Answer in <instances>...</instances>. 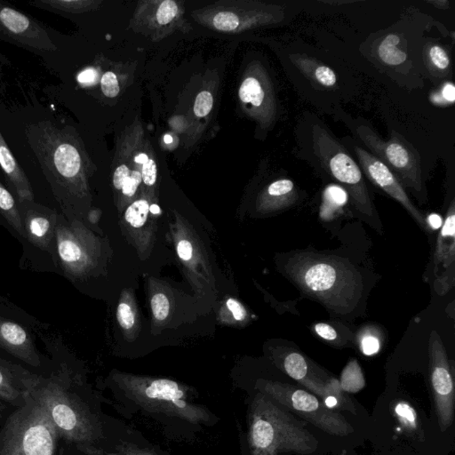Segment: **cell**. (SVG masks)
I'll use <instances>...</instances> for the list:
<instances>
[{
	"instance_id": "cell-1",
	"label": "cell",
	"mask_w": 455,
	"mask_h": 455,
	"mask_svg": "<svg viewBox=\"0 0 455 455\" xmlns=\"http://www.w3.org/2000/svg\"><path fill=\"white\" fill-rule=\"evenodd\" d=\"M286 271L303 292L341 316L354 311L362 296V276L337 256L300 252L288 260Z\"/></svg>"
},
{
	"instance_id": "cell-2",
	"label": "cell",
	"mask_w": 455,
	"mask_h": 455,
	"mask_svg": "<svg viewBox=\"0 0 455 455\" xmlns=\"http://www.w3.org/2000/svg\"><path fill=\"white\" fill-rule=\"evenodd\" d=\"M300 142L312 165L318 166L347 191L357 210L373 217L375 214L363 172L347 148L340 142L322 121L309 116L300 124ZM298 133V135H299Z\"/></svg>"
},
{
	"instance_id": "cell-3",
	"label": "cell",
	"mask_w": 455,
	"mask_h": 455,
	"mask_svg": "<svg viewBox=\"0 0 455 455\" xmlns=\"http://www.w3.org/2000/svg\"><path fill=\"white\" fill-rule=\"evenodd\" d=\"M59 436L47 412L28 392L25 405L0 430V455H56Z\"/></svg>"
},
{
	"instance_id": "cell-4",
	"label": "cell",
	"mask_w": 455,
	"mask_h": 455,
	"mask_svg": "<svg viewBox=\"0 0 455 455\" xmlns=\"http://www.w3.org/2000/svg\"><path fill=\"white\" fill-rule=\"evenodd\" d=\"M354 131L370 153L380 159L400 184L420 194L423 190L420 159L414 148L399 136L384 141L369 126L359 124Z\"/></svg>"
},
{
	"instance_id": "cell-5",
	"label": "cell",
	"mask_w": 455,
	"mask_h": 455,
	"mask_svg": "<svg viewBox=\"0 0 455 455\" xmlns=\"http://www.w3.org/2000/svg\"><path fill=\"white\" fill-rule=\"evenodd\" d=\"M0 41L37 54L53 53L56 45L38 21L0 2Z\"/></svg>"
},
{
	"instance_id": "cell-6",
	"label": "cell",
	"mask_w": 455,
	"mask_h": 455,
	"mask_svg": "<svg viewBox=\"0 0 455 455\" xmlns=\"http://www.w3.org/2000/svg\"><path fill=\"white\" fill-rule=\"evenodd\" d=\"M354 153L359 160V165L364 174L368 177L373 184L380 188L385 193L397 200L400 203L406 210L414 217L417 223L424 232H430V230L427 226L425 218L421 214V212L412 204L410 199L408 198L404 187L400 184L399 179L390 171L388 166L378 159L374 155L367 151L366 148L359 146V145L351 144Z\"/></svg>"
},
{
	"instance_id": "cell-7",
	"label": "cell",
	"mask_w": 455,
	"mask_h": 455,
	"mask_svg": "<svg viewBox=\"0 0 455 455\" xmlns=\"http://www.w3.org/2000/svg\"><path fill=\"white\" fill-rule=\"evenodd\" d=\"M57 250L67 274L80 275L92 263L93 245L86 230L77 225L60 226L56 230Z\"/></svg>"
},
{
	"instance_id": "cell-8",
	"label": "cell",
	"mask_w": 455,
	"mask_h": 455,
	"mask_svg": "<svg viewBox=\"0 0 455 455\" xmlns=\"http://www.w3.org/2000/svg\"><path fill=\"white\" fill-rule=\"evenodd\" d=\"M455 203L452 201L447 217L436 239L433 258V274L438 293L444 296L454 286Z\"/></svg>"
},
{
	"instance_id": "cell-9",
	"label": "cell",
	"mask_w": 455,
	"mask_h": 455,
	"mask_svg": "<svg viewBox=\"0 0 455 455\" xmlns=\"http://www.w3.org/2000/svg\"><path fill=\"white\" fill-rule=\"evenodd\" d=\"M430 356L432 362V381L439 405L449 406L454 397V381L449 368L444 344L436 331L430 338Z\"/></svg>"
},
{
	"instance_id": "cell-10",
	"label": "cell",
	"mask_w": 455,
	"mask_h": 455,
	"mask_svg": "<svg viewBox=\"0 0 455 455\" xmlns=\"http://www.w3.org/2000/svg\"><path fill=\"white\" fill-rule=\"evenodd\" d=\"M239 97L245 104H250L258 111L260 117L266 123L274 121L277 115V104L274 92L265 76L263 77H248L239 89Z\"/></svg>"
},
{
	"instance_id": "cell-11",
	"label": "cell",
	"mask_w": 455,
	"mask_h": 455,
	"mask_svg": "<svg viewBox=\"0 0 455 455\" xmlns=\"http://www.w3.org/2000/svg\"><path fill=\"white\" fill-rule=\"evenodd\" d=\"M290 401L294 410L304 414L307 419L314 421L326 432L339 433L340 435L348 432V428L344 425V421H339L340 419L335 414L323 408L311 394L302 390H294Z\"/></svg>"
},
{
	"instance_id": "cell-12",
	"label": "cell",
	"mask_w": 455,
	"mask_h": 455,
	"mask_svg": "<svg viewBox=\"0 0 455 455\" xmlns=\"http://www.w3.org/2000/svg\"><path fill=\"white\" fill-rule=\"evenodd\" d=\"M0 346L30 365L41 363L29 333L13 321L0 318Z\"/></svg>"
},
{
	"instance_id": "cell-13",
	"label": "cell",
	"mask_w": 455,
	"mask_h": 455,
	"mask_svg": "<svg viewBox=\"0 0 455 455\" xmlns=\"http://www.w3.org/2000/svg\"><path fill=\"white\" fill-rule=\"evenodd\" d=\"M0 168L21 202L34 201L32 184L19 166L0 131Z\"/></svg>"
},
{
	"instance_id": "cell-14",
	"label": "cell",
	"mask_w": 455,
	"mask_h": 455,
	"mask_svg": "<svg viewBox=\"0 0 455 455\" xmlns=\"http://www.w3.org/2000/svg\"><path fill=\"white\" fill-rule=\"evenodd\" d=\"M298 197V191L292 180L279 179L267 188L260 201V208L265 212L283 210L292 206Z\"/></svg>"
},
{
	"instance_id": "cell-15",
	"label": "cell",
	"mask_w": 455,
	"mask_h": 455,
	"mask_svg": "<svg viewBox=\"0 0 455 455\" xmlns=\"http://www.w3.org/2000/svg\"><path fill=\"white\" fill-rule=\"evenodd\" d=\"M28 391L21 384L10 363L0 360V399L15 406L25 405Z\"/></svg>"
},
{
	"instance_id": "cell-16",
	"label": "cell",
	"mask_w": 455,
	"mask_h": 455,
	"mask_svg": "<svg viewBox=\"0 0 455 455\" xmlns=\"http://www.w3.org/2000/svg\"><path fill=\"white\" fill-rule=\"evenodd\" d=\"M24 230L26 238L41 249H47L54 235V224L50 218L38 213L30 214L25 218Z\"/></svg>"
},
{
	"instance_id": "cell-17",
	"label": "cell",
	"mask_w": 455,
	"mask_h": 455,
	"mask_svg": "<svg viewBox=\"0 0 455 455\" xmlns=\"http://www.w3.org/2000/svg\"><path fill=\"white\" fill-rule=\"evenodd\" d=\"M145 395L148 399L173 402L179 408H184L186 406L183 400V390L179 389L177 382L166 380V379H160V380L151 382L145 390Z\"/></svg>"
},
{
	"instance_id": "cell-18",
	"label": "cell",
	"mask_w": 455,
	"mask_h": 455,
	"mask_svg": "<svg viewBox=\"0 0 455 455\" xmlns=\"http://www.w3.org/2000/svg\"><path fill=\"white\" fill-rule=\"evenodd\" d=\"M296 63L308 77L320 86L333 87L337 83L335 72L329 66L322 65L309 57H296Z\"/></svg>"
},
{
	"instance_id": "cell-19",
	"label": "cell",
	"mask_w": 455,
	"mask_h": 455,
	"mask_svg": "<svg viewBox=\"0 0 455 455\" xmlns=\"http://www.w3.org/2000/svg\"><path fill=\"white\" fill-rule=\"evenodd\" d=\"M348 194L338 184H331L323 193V202L320 206V217L324 221L332 220L347 204Z\"/></svg>"
},
{
	"instance_id": "cell-20",
	"label": "cell",
	"mask_w": 455,
	"mask_h": 455,
	"mask_svg": "<svg viewBox=\"0 0 455 455\" xmlns=\"http://www.w3.org/2000/svg\"><path fill=\"white\" fill-rule=\"evenodd\" d=\"M0 214L10 224L15 232L19 233L23 238H26L25 230L14 197L1 181H0Z\"/></svg>"
},
{
	"instance_id": "cell-21",
	"label": "cell",
	"mask_w": 455,
	"mask_h": 455,
	"mask_svg": "<svg viewBox=\"0 0 455 455\" xmlns=\"http://www.w3.org/2000/svg\"><path fill=\"white\" fill-rule=\"evenodd\" d=\"M400 38L395 34L388 35L382 39L377 48L378 57L388 65H399L404 63L406 54L399 47Z\"/></svg>"
},
{
	"instance_id": "cell-22",
	"label": "cell",
	"mask_w": 455,
	"mask_h": 455,
	"mask_svg": "<svg viewBox=\"0 0 455 455\" xmlns=\"http://www.w3.org/2000/svg\"><path fill=\"white\" fill-rule=\"evenodd\" d=\"M277 439V430L269 421L258 419L252 428V442L260 450H271Z\"/></svg>"
},
{
	"instance_id": "cell-23",
	"label": "cell",
	"mask_w": 455,
	"mask_h": 455,
	"mask_svg": "<svg viewBox=\"0 0 455 455\" xmlns=\"http://www.w3.org/2000/svg\"><path fill=\"white\" fill-rule=\"evenodd\" d=\"M32 7L44 9L56 14H77L86 11L92 3L87 1H66V0H39L30 2Z\"/></svg>"
},
{
	"instance_id": "cell-24",
	"label": "cell",
	"mask_w": 455,
	"mask_h": 455,
	"mask_svg": "<svg viewBox=\"0 0 455 455\" xmlns=\"http://www.w3.org/2000/svg\"><path fill=\"white\" fill-rule=\"evenodd\" d=\"M150 204L147 200L139 199L133 202L129 208L126 209L125 213V220L130 226L135 229H140L148 220V214H150Z\"/></svg>"
},
{
	"instance_id": "cell-25",
	"label": "cell",
	"mask_w": 455,
	"mask_h": 455,
	"mask_svg": "<svg viewBox=\"0 0 455 455\" xmlns=\"http://www.w3.org/2000/svg\"><path fill=\"white\" fill-rule=\"evenodd\" d=\"M362 372L357 361H351L346 367L344 374L342 376V386L345 390L355 391L359 390L364 387Z\"/></svg>"
},
{
	"instance_id": "cell-26",
	"label": "cell",
	"mask_w": 455,
	"mask_h": 455,
	"mask_svg": "<svg viewBox=\"0 0 455 455\" xmlns=\"http://www.w3.org/2000/svg\"><path fill=\"white\" fill-rule=\"evenodd\" d=\"M284 366L287 375L294 380H303L307 375V362L301 354L292 353L287 355L285 359Z\"/></svg>"
},
{
	"instance_id": "cell-27",
	"label": "cell",
	"mask_w": 455,
	"mask_h": 455,
	"mask_svg": "<svg viewBox=\"0 0 455 455\" xmlns=\"http://www.w3.org/2000/svg\"><path fill=\"white\" fill-rule=\"evenodd\" d=\"M428 63L436 71L445 72L451 67V60L447 51L441 45H430L427 51Z\"/></svg>"
},
{
	"instance_id": "cell-28",
	"label": "cell",
	"mask_w": 455,
	"mask_h": 455,
	"mask_svg": "<svg viewBox=\"0 0 455 455\" xmlns=\"http://www.w3.org/2000/svg\"><path fill=\"white\" fill-rule=\"evenodd\" d=\"M135 162L142 165V181L148 186H153L157 181V169L156 163L144 153L136 155Z\"/></svg>"
},
{
	"instance_id": "cell-29",
	"label": "cell",
	"mask_w": 455,
	"mask_h": 455,
	"mask_svg": "<svg viewBox=\"0 0 455 455\" xmlns=\"http://www.w3.org/2000/svg\"><path fill=\"white\" fill-rule=\"evenodd\" d=\"M213 23L217 30H223V32H232L238 28L239 19L236 14L230 13V12H221L215 15Z\"/></svg>"
},
{
	"instance_id": "cell-30",
	"label": "cell",
	"mask_w": 455,
	"mask_h": 455,
	"mask_svg": "<svg viewBox=\"0 0 455 455\" xmlns=\"http://www.w3.org/2000/svg\"><path fill=\"white\" fill-rule=\"evenodd\" d=\"M151 309L154 317L157 320L163 321L168 317L170 303L168 297L164 293H157L151 299Z\"/></svg>"
},
{
	"instance_id": "cell-31",
	"label": "cell",
	"mask_w": 455,
	"mask_h": 455,
	"mask_svg": "<svg viewBox=\"0 0 455 455\" xmlns=\"http://www.w3.org/2000/svg\"><path fill=\"white\" fill-rule=\"evenodd\" d=\"M214 99L211 93L204 91L197 96L195 104H194V113L197 117L204 118L208 116L213 108Z\"/></svg>"
},
{
	"instance_id": "cell-32",
	"label": "cell",
	"mask_w": 455,
	"mask_h": 455,
	"mask_svg": "<svg viewBox=\"0 0 455 455\" xmlns=\"http://www.w3.org/2000/svg\"><path fill=\"white\" fill-rule=\"evenodd\" d=\"M177 3L172 1V0H166V1L162 2L157 12V22L162 24V25H166L177 16Z\"/></svg>"
},
{
	"instance_id": "cell-33",
	"label": "cell",
	"mask_w": 455,
	"mask_h": 455,
	"mask_svg": "<svg viewBox=\"0 0 455 455\" xmlns=\"http://www.w3.org/2000/svg\"><path fill=\"white\" fill-rule=\"evenodd\" d=\"M103 95L109 98H115L120 93L117 76L113 72L108 71L103 74L101 80Z\"/></svg>"
},
{
	"instance_id": "cell-34",
	"label": "cell",
	"mask_w": 455,
	"mask_h": 455,
	"mask_svg": "<svg viewBox=\"0 0 455 455\" xmlns=\"http://www.w3.org/2000/svg\"><path fill=\"white\" fill-rule=\"evenodd\" d=\"M117 316L118 323L123 329H131L135 324V315L129 304L126 302L120 303L118 307Z\"/></svg>"
},
{
	"instance_id": "cell-35",
	"label": "cell",
	"mask_w": 455,
	"mask_h": 455,
	"mask_svg": "<svg viewBox=\"0 0 455 455\" xmlns=\"http://www.w3.org/2000/svg\"><path fill=\"white\" fill-rule=\"evenodd\" d=\"M455 100L454 85L448 82L443 86L441 92L435 93L433 96V102L439 105L453 104Z\"/></svg>"
},
{
	"instance_id": "cell-36",
	"label": "cell",
	"mask_w": 455,
	"mask_h": 455,
	"mask_svg": "<svg viewBox=\"0 0 455 455\" xmlns=\"http://www.w3.org/2000/svg\"><path fill=\"white\" fill-rule=\"evenodd\" d=\"M380 340L372 333H366L360 340V348L362 353L366 356H373L380 350Z\"/></svg>"
},
{
	"instance_id": "cell-37",
	"label": "cell",
	"mask_w": 455,
	"mask_h": 455,
	"mask_svg": "<svg viewBox=\"0 0 455 455\" xmlns=\"http://www.w3.org/2000/svg\"><path fill=\"white\" fill-rule=\"evenodd\" d=\"M142 181L141 172L138 170H133L130 177L127 178L125 184L122 188L123 194L127 197H133L135 195L138 187L141 185Z\"/></svg>"
},
{
	"instance_id": "cell-38",
	"label": "cell",
	"mask_w": 455,
	"mask_h": 455,
	"mask_svg": "<svg viewBox=\"0 0 455 455\" xmlns=\"http://www.w3.org/2000/svg\"><path fill=\"white\" fill-rule=\"evenodd\" d=\"M131 170L126 165L118 166L113 175V184L117 190H122L127 178L131 175Z\"/></svg>"
},
{
	"instance_id": "cell-39",
	"label": "cell",
	"mask_w": 455,
	"mask_h": 455,
	"mask_svg": "<svg viewBox=\"0 0 455 455\" xmlns=\"http://www.w3.org/2000/svg\"><path fill=\"white\" fill-rule=\"evenodd\" d=\"M314 329L318 336H320L324 340H326V341H335V340L337 339L336 330L333 329L329 324L318 323L315 326Z\"/></svg>"
},
{
	"instance_id": "cell-40",
	"label": "cell",
	"mask_w": 455,
	"mask_h": 455,
	"mask_svg": "<svg viewBox=\"0 0 455 455\" xmlns=\"http://www.w3.org/2000/svg\"><path fill=\"white\" fill-rule=\"evenodd\" d=\"M227 307L229 308L230 311H232L233 317H234L236 320L243 321L247 317V311L243 307V305L241 302L236 301L235 299H229L227 301Z\"/></svg>"
},
{
	"instance_id": "cell-41",
	"label": "cell",
	"mask_w": 455,
	"mask_h": 455,
	"mask_svg": "<svg viewBox=\"0 0 455 455\" xmlns=\"http://www.w3.org/2000/svg\"><path fill=\"white\" fill-rule=\"evenodd\" d=\"M396 412L397 414L401 417L403 420H406L408 423H410L411 425L414 426L415 414L414 409L410 408V406L406 404L397 405Z\"/></svg>"
},
{
	"instance_id": "cell-42",
	"label": "cell",
	"mask_w": 455,
	"mask_h": 455,
	"mask_svg": "<svg viewBox=\"0 0 455 455\" xmlns=\"http://www.w3.org/2000/svg\"><path fill=\"white\" fill-rule=\"evenodd\" d=\"M98 80V72L96 69L89 68L80 72L78 76V81L82 85H93Z\"/></svg>"
},
{
	"instance_id": "cell-43",
	"label": "cell",
	"mask_w": 455,
	"mask_h": 455,
	"mask_svg": "<svg viewBox=\"0 0 455 455\" xmlns=\"http://www.w3.org/2000/svg\"><path fill=\"white\" fill-rule=\"evenodd\" d=\"M177 253L179 257H180L181 260H185V262L190 260L191 258H192L193 254V248L190 242L185 241V239L179 242L177 245Z\"/></svg>"
},
{
	"instance_id": "cell-44",
	"label": "cell",
	"mask_w": 455,
	"mask_h": 455,
	"mask_svg": "<svg viewBox=\"0 0 455 455\" xmlns=\"http://www.w3.org/2000/svg\"><path fill=\"white\" fill-rule=\"evenodd\" d=\"M425 220L427 226L429 228L430 230L441 229L443 223H444L441 215L436 214H430Z\"/></svg>"
},
{
	"instance_id": "cell-45",
	"label": "cell",
	"mask_w": 455,
	"mask_h": 455,
	"mask_svg": "<svg viewBox=\"0 0 455 455\" xmlns=\"http://www.w3.org/2000/svg\"><path fill=\"white\" fill-rule=\"evenodd\" d=\"M429 4L434 5L436 8L447 10L450 8V2L447 0H428Z\"/></svg>"
},
{
	"instance_id": "cell-46",
	"label": "cell",
	"mask_w": 455,
	"mask_h": 455,
	"mask_svg": "<svg viewBox=\"0 0 455 455\" xmlns=\"http://www.w3.org/2000/svg\"><path fill=\"white\" fill-rule=\"evenodd\" d=\"M150 212L153 214H159L160 209L157 205H153L150 206Z\"/></svg>"
},
{
	"instance_id": "cell-47",
	"label": "cell",
	"mask_w": 455,
	"mask_h": 455,
	"mask_svg": "<svg viewBox=\"0 0 455 455\" xmlns=\"http://www.w3.org/2000/svg\"><path fill=\"white\" fill-rule=\"evenodd\" d=\"M164 140H165L166 144H171V142H173V138L171 135H166Z\"/></svg>"
},
{
	"instance_id": "cell-48",
	"label": "cell",
	"mask_w": 455,
	"mask_h": 455,
	"mask_svg": "<svg viewBox=\"0 0 455 455\" xmlns=\"http://www.w3.org/2000/svg\"><path fill=\"white\" fill-rule=\"evenodd\" d=\"M5 409V406L1 401H0V414H2V412Z\"/></svg>"
}]
</instances>
